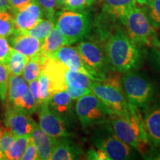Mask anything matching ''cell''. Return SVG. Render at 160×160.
<instances>
[{"label": "cell", "instance_id": "14", "mask_svg": "<svg viewBox=\"0 0 160 160\" xmlns=\"http://www.w3.org/2000/svg\"><path fill=\"white\" fill-rule=\"evenodd\" d=\"M144 110V123L150 145L160 147V99L152 102Z\"/></svg>", "mask_w": 160, "mask_h": 160}, {"label": "cell", "instance_id": "19", "mask_svg": "<svg viewBox=\"0 0 160 160\" xmlns=\"http://www.w3.org/2000/svg\"><path fill=\"white\" fill-rule=\"evenodd\" d=\"M136 6V0H105L102 12L113 21L122 22L128 12Z\"/></svg>", "mask_w": 160, "mask_h": 160}, {"label": "cell", "instance_id": "26", "mask_svg": "<svg viewBox=\"0 0 160 160\" xmlns=\"http://www.w3.org/2000/svg\"><path fill=\"white\" fill-rule=\"evenodd\" d=\"M31 136L26 137H17L5 153L6 159L18 160L22 159V157L25 153L28 142Z\"/></svg>", "mask_w": 160, "mask_h": 160}, {"label": "cell", "instance_id": "32", "mask_svg": "<svg viewBox=\"0 0 160 160\" xmlns=\"http://www.w3.org/2000/svg\"><path fill=\"white\" fill-rule=\"evenodd\" d=\"M38 82H39V91L42 103L44 102H48L50 96H51L50 82L47 75L45 74L42 70L39 77H38Z\"/></svg>", "mask_w": 160, "mask_h": 160}, {"label": "cell", "instance_id": "16", "mask_svg": "<svg viewBox=\"0 0 160 160\" xmlns=\"http://www.w3.org/2000/svg\"><path fill=\"white\" fill-rule=\"evenodd\" d=\"M73 101L65 91H59L50 96L48 105L52 111L71 123L77 117Z\"/></svg>", "mask_w": 160, "mask_h": 160}, {"label": "cell", "instance_id": "9", "mask_svg": "<svg viewBox=\"0 0 160 160\" xmlns=\"http://www.w3.org/2000/svg\"><path fill=\"white\" fill-rule=\"evenodd\" d=\"M91 90L114 114L128 117L129 104L123 91L99 82H93Z\"/></svg>", "mask_w": 160, "mask_h": 160}, {"label": "cell", "instance_id": "3", "mask_svg": "<svg viewBox=\"0 0 160 160\" xmlns=\"http://www.w3.org/2000/svg\"><path fill=\"white\" fill-rule=\"evenodd\" d=\"M121 23L125 26L130 39L135 43L151 48L160 47V39L144 8L138 6L133 8Z\"/></svg>", "mask_w": 160, "mask_h": 160}, {"label": "cell", "instance_id": "36", "mask_svg": "<svg viewBox=\"0 0 160 160\" xmlns=\"http://www.w3.org/2000/svg\"><path fill=\"white\" fill-rule=\"evenodd\" d=\"M13 50L6 38L0 37V62L8 65Z\"/></svg>", "mask_w": 160, "mask_h": 160}, {"label": "cell", "instance_id": "35", "mask_svg": "<svg viewBox=\"0 0 160 160\" xmlns=\"http://www.w3.org/2000/svg\"><path fill=\"white\" fill-rule=\"evenodd\" d=\"M17 137L9 128L0 127V144L4 153L8 149Z\"/></svg>", "mask_w": 160, "mask_h": 160}, {"label": "cell", "instance_id": "39", "mask_svg": "<svg viewBox=\"0 0 160 160\" xmlns=\"http://www.w3.org/2000/svg\"><path fill=\"white\" fill-rule=\"evenodd\" d=\"M86 158L91 160H110L108 156L105 151L97 148H91L88 150Z\"/></svg>", "mask_w": 160, "mask_h": 160}, {"label": "cell", "instance_id": "34", "mask_svg": "<svg viewBox=\"0 0 160 160\" xmlns=\"http://www.w3.org/2000/svg\"><path fill=\"white\" fill-rule=\"evenodd\" d=\"M95 2L96 0H68L62 9L69 11H82L91 8Z\"/></svg>", "mask_w": 160, "mask_h": 160}, {"label": "cell", "instance_id": "5", "mask_svg": "<svg viewBox=\"0 0 160 160\" xmlns=\"http://www.w3.org/2000/svg\"><path fill=\"white\" fill-rule=\"evenodd\" d=\"M91 139L95 148L107 153L110 160L132 159L137 157L135 150L117 137L110 122L92 128Z\"/></svg>", "mask_w": 160, "mask_h": 160}, {"label": "cell", "instance_id": "43", "mask_svg": "<svg viewBox=\"0 0 160 160\" xmlns=\"http://www.w3.org/2000/svg\"><path fill=\"white\" fill-rule=\"evenodd\" d=\"M31 1L33 0H8V2L11 10H17L20 8H22L23 6L31 2Z\"/></svg>", "mask_w": 160, "mask_h": 160}, {"label": "cell", "instance_id": "47", "mask_svg": "<svg viewBox=\"0 0 160 160\" xmlns=\"http://www.w3.org/2000/svg\"><path fill=\"white\" fill-rule=\"evenodd\" d=\"M0 159H6L5 153H4L3 150L2 148L1 144H0Z\"/></svg>", "mask_w": 160, "mask_h": 160}, {"label": "cell", "instance_id": "15", "mask_svg": "<svg viewBox=\"0 0 160 160\" xmlns=\"http://www.w3.org/2000/svg\"><path fill=\"white\" fill-rule=\"evenodd\" d=\"M44 56V55H43ZM68 68L51 57H44L42 71L47 75L50 82L51 95L53 92L65 91V71Z\"/></svg>", "mask_w": 160, "mask_h": 160}, {"label": "cell", "instance_id": "29", "mask_svg": "<svg viewBox=\"0 0 160 160\" xmlns=\"http://www.w3.org/2000/svg\"><path fill=\"white\" fill-rule=\"evenodd\" d=\"M15 32L13 16L7 11H0V37H8Z\"/></svg>", "mask_w": 160, "mask_h": 160}, {"label": "cell", "instance_id": "4", "mask_svg": "<svg viewBox=\"0 0 160 160\" xmlns=\"http://www.w3.org/2000/svg\"><path fill=\"white\" fill-rule=\"evenodd\" d=\"M122 83L126 99L130 105L145 109L153 101L156 88L147 75L135 71L128 72L122 75Z\"/></svg>", "mask_w": 160, "mask_h": 160}, {"label": "cell", "instance_id": "28", "mask_svg": "<svg viewBox=\"0 0 160 160\" xmlns=\"http://www.w3.org/2000/svg\"><path fill=\"white\" fill-rule=\"evenodd\" d=\"M30 58L26 57L22 53H19L15 50H13L10 57L8 68L11 76L22 75L24 68L28 63Z\"/></svg>", "mask_w": 160, "mask_h": 160}, {"label": "cell", "instance_id": "24", "mask_svg": "<svg viewBox=\"0 0 160 160\" xmlns=\"http://www.w3.org/2000/svg\"><path fill=\"white\" fill-rule=\"evenodd\" d=\"M10 106L30 115L35 113L38 107L37 102L29 88L22 97L10 104Z\"/></svg>", "mask_w": 160, "mask_h": 160}, {"label": "cell", "instance_id": "40", "mask_svg": "<svg viewBox=\"0 0 160 160\" xmlns=\"http://www.w3.org/2000/svg\"><path fill=\"white\" fill-rule=\"evenodd\" d=\"M149 59L152 66L160 73V47L151 48Z\"/></svg>", "mask_w": 160, "mask_h": 160}, {"label": "cell", "instance_id": "13", "mask_svg": "<svg viewBox=\"0 0 160 160\" xmlns=\"http://www.w3.org/2000/svg\"><path fill=\"white\" fill-rule=\"evenodd\" d=\"M51 57L64 64L70 70L85 73L91 77L93 81L97 82L93 73L84 62L76 47L64 45L57 50Z\"/></svg>", "mask_w": 160, "mask_h": 160}, {"label": "cell", "instance_id": "11", "mask_svg": "<svg viewBox=\"0 0 160 160\" xmlns=\"http://www.w3.org/2000/svg\"><path fill=\"white\" fill-rule=\"evenodd\" d=\"M12 11L14 17L16 32L19 33H25L29 31L44 17L42 10L33 0L22 8Z\"/></svg>", "mask_w": 160, "mask_h": 160}, {"label": "cell", "instance_id": "1", "mask_svg": "<svg viewBox=\"0 0 160 160\" xmlns=\"http://www.w3.org/2000/svg\"><path fill=\"white\" fill-rule=\"evenodd\" d=\"M142 47L130 39L122 27H117L107 38L105 45L108 68L123 74L136 71L142 63Z\"/></svg>", "mask_w": 160, "mask_h": 160}, {"label": "cell", "instance_id": "45", "mask_svg": "<svg viewBox=\"0 0 160 160\" xmlns=\"http://www.w3.org/2000/svg\"><path fill=\"white\" fill-rule=\"evenodd\" d=\"M153 0H136V2L141 6H146L151 3Z\"/></svg>", "mask_w": 160, "mask_h": 160}, {"label": "cell", "instance_id": "27", "mask_svg": "<svg viewBox=\"0 0 160 160\" xmlns=\"http://www.w3.org/2000/svg\"><path fill=\"white\" fill-rule=\"evenodd\" d=\"M56 26V23L54 19H42L39 21L34 27L32 28L29 31L25 32L28 34L32 36V37H36L42 43L43 40L45 37L49 34V33L53 30V28Z\"/></svg>", "mask_w": 160, "mask_h": 160}, {"label": "cell", "instance_id": "10", "mask_svg": "<svg viewBox=\"0 0 160 160\" xmlns=\"http://www.w3.org/2000/svg\"><path fill=\"white\" fill-rule=\"evenodd\" d=\"M71 123L57 115L49 108L48 102H44L39 106V126L52 139L68 137Z\"/></svg>", "mask_w": 160, "mask_h": 160}, {"label": "cell", "instance_id": "25", "mask_svg": "<svg viewBox=\"0 0 160 160\" xmlns=\"http://www.w3.org/2000/svg\"><path fill=\"white\" fill-rule=\"evenodd\" d=\"M65 79L66 85H71L77 88H91L93 81L91 77L81 72L72 71L68 68L65 71Z\"/></svg>", "mask_w": 160, "mask_h": 160}, {"label": "cell", "instance_id": "2", "mask_svg": "<svg viewBox=\"0 0 160 160\" xmlns=\"http://www.w3.org/2000/svg\"><path fill=\"white\" fill-rule=\"evenodd\" d=\"M129 111L128 117L116 114L111 116L110 124L120 140L143 157L151 146L146 133L143 116L139 108L130 104Z\"/></svg>", "mask_w": 160, "mask_h": 160}, {"label": "cell", "instance_id": "6", "mask_svg": "<svg viewBox=\"0 0 160 160\" xmlns=\"http://www.w3.org/2000/svg\"><path fill=\"white\" fill-rule=\"evenodd\" d=\"M56 26L65 37L68 45L78 43L91 32V15L87 10L59 12Z\"/></svg>", "mask_w": 160, "mask_h": 160}, {"label": "cell", "instance_id": "17", "mask_svg": "<svg viewBox=\"0 0 160 160\" xmlns=\"http://www.w3.org/2000/svg\"><path fill=\"white\" fill-rule=\"evenodd\" d=\"M10 43L13 50L32 58L40 53L42 42L36 37L26 33L15 32L10 39Z\"/></svg>", "mask_w": 160, "mask_h": 160}, {"label": "cell", "instance_id": "18", "mask_svg": "<svg viewBox=\"0 0 160 160\" xmlns=\"http://www.w3.org/2000/svg\"><path fill=\"white\" fill-rule=\"evenodd\" d=\"M82 154L83 151L79 145L71 141V139H68V137H63L54 139L51 159H78Z\"/></svg>", "mask_w": 160, "mask_h": 160}, {"label": "cell", "instance_id": "44", "mask_svg": "<svg viewBox=\"0 0 160 160\" xmlns=\"http://www.w3.org/2000/svg\"><path fill=\"white\" fill-rule=\"evenodd\" d=\"M11 10L8 0H0V11H8Z\"/></svg>", "mask_w": 160, "mask_h": 160}, {"label": "cell", "instance_id": "30", "mask_svg": "<svg viewBox=\"0 0 160 160\" xmlns=\"http://www.w3.org/2000/svg\"><path fill=\"white\" fill-rule=\"evenodd\" d=\"M144 10L153 28L160 29V0H153Z\"/></svg>", "mask_w": 160, "mask_h": 160}, {"label": "cell", "instance_id": "7", "mask_svg": "<svg viewBox=\"0 0 160 160\" xmlns=\"http://www.w3.org/2000/svg\"><path fill=\"white\" fill-rule=\"evenodd\" d=\"M74 110L84 130L92 129L96 126L108 122L111 116L114 114L93 93L77 99Z\"/></svg>", "mask_w": 160, "mask_h": 160}, {"label": "cell", "instance_id": "23", "mask_svg": "<svg viewBox=\"0 0 160 160\" xmlns=\"http://www.w3.org/2000/svg\"><path fill=\"white\" fill-rule=\"evenodd\" d=\"M43 60L44 56L40 53L35 57L30 58L22 73L27 82H30L33 80L38 79L42 70Z\"/></svg>", "mask_w": 160, "mask_h": 160}, {"label": "cell", "instance_id": "20", "mask_svg": "<svg viewBox=\"0 0 160 160\" xmlns=\"http://www.w3.org/2000/svg\"><path fill=\"white\" fill-rule=\"evenodd\" d=\"M31 137L37 149L39 159H51L54 139L46 134L38 125L32 132Z\"/></svg>", "mask_w": 160, "mask_h": 160}, {"label": "cell", "instance_id": "33", "mask_svg": "<svg viewBox=\"0 0 160 160\" xmlns=\"http://www.w3.org/2000/svg\"><path fill=\"white\" fill-rule=\"evenodd\" d=\"M33 1L36 2L42 10L44 17L47 19H54L56 10L58 8L56 0H33Z\"/></svg>", "mask_w": 160, "mask_h": 160}, {"label": "cell", "instance_id": "41", "mask_svg": "<svg viewBox=\"0 0 160 160\" xmlns=\"http://www.w3.org/2000/svg\"><path fill=\"white\" fill-rule=\"evenodd\" d=\"M29 83V89L31 91L32 94H33V97L37 102V104L38 107H39L42 104L41 99H40L39 96V82H38V79L33 80V81L30 82Z\"/></svg>", "mask_w": 160, "mask_h": 160}, {"label": "cell", "instance_id": "31", "mask_svg": "<svg viewBox=\"0 0 160 160\" xmlns=\"http://www.w3.org/2000/svg\"><path fill=\"white\" fill-rule=\"evenodd\" d=\"M9 76L8 66L0 62V99L2 102L7 99Z\"/></svg>", "mask_w": 160, "mask_h": 160}, {"label": "cell", "instance_id": "22", "mask_svg": "<svg viewBox=\"0 0 160 160\" xmlns=\"http://www.w3.org/2000/svg\"><path fill=\"white\" fill-rule=\"evenodd\" d=\"M29 88L27 81L22 75L9 76L8 90L7 99L9 104L22 97Z\"/></svg>", "mask_w": 160, "mask_h": 160}, {"label": "cell", "instance_id": "37", "mask_svg": "<svg viewBox=\"0 0 160 160\" xmlns=\"http://www.w3.org/2000/svg\"><path fill=\"white\" fill-rule=\"evenodd\" d=\"M65 91L68 93L72 99L77 100L83 96L92 93L91 88H77L71 85H66Z\"/></svg>", "mask_w": 160, "mask_h": 160}, {"label": "cell", "instance_id": "42", "mask_svg": "<svg viewBox=\"0 0 160 160\" xmlns=\"http://www.w3.org/2000/svg\"><path fill=\"white\" fill-rule=\"evenodd\" d=\"M145 159H157L160 160V147H153L150 146V148L142 157Z\"/></svg>", "mask_w": 160, "mask_h": 160}, {"label": "cell", "instance_id": "12", "mask_svg": "<svg viewBox=\"0 0 160 160\" xmlns=\"http://www.w3.org/2000/svg\"><path fill=\"white\" fill-rule=\"evenodd\" d=\"M5 125L17 137H26L31 136L37 124L30 117V114L10 106L6 111Z\"/></svg>", "mask_w": 160, "mask_h": 160}, {"label": "cell", "instance_id": "46", "mask_svg": "<svg viewBox=\"0 0 160 160\" xmlns=\"http://www.w3.org/2000/svg\"><path fill=\"white\" fill-rule=\"evenodd\" d=\"M56 1L57 2L58 8H63L64 5H65V4L68 0H56Z\"/></svg>", "mask_w": 160, "mask_h": 160}, {"label": "cell", "instance_id": "8", "mask_svg": "<svg viewBox=\"0 0 160 160\" xmlns=\"http://www.w3.org/2000/svg\"><path fill=\"white\" fill-rule=\"evenodd\" d=\"M76 48L97 81L102 82L106 73L111 70L108 65L105 51L97 43L87 40L79 42Z\"/></svg>", "mask_w": 160, "mask_h": 160}, {"label": "cell", "instance_id": "38", "mask_svg": "<svg viewBox=\"0 0 160 160\" xmlns=\"http://www.w3.org/2000/svg\"><path fill=\"white\" fill-rule=\"evenodd\" d=\"M22 159L23 160H37L39 159V155H38L37 149L36 148V145L33 140L32 139L31 136L29 138L28 142L27 148L24 153V154L22 157Z\"/></svg>", "mask_w": 160, "mask_h": 160}, {"label": "cell", "instance_id": "21", "mask_svg": "<svg viewBox=\"0 0 160 160\" xmlns=\"http://www.w3.org/2000/svg\"><path fill=\"white\" fill-rule=\"evenodd\" d=\"M64 45H68L65 38L59 29L55 26L43 40L40 48V53L45 57H51Z\"/></svg>", "mask_w": 160, "mask_h": 160}]
</instances>
